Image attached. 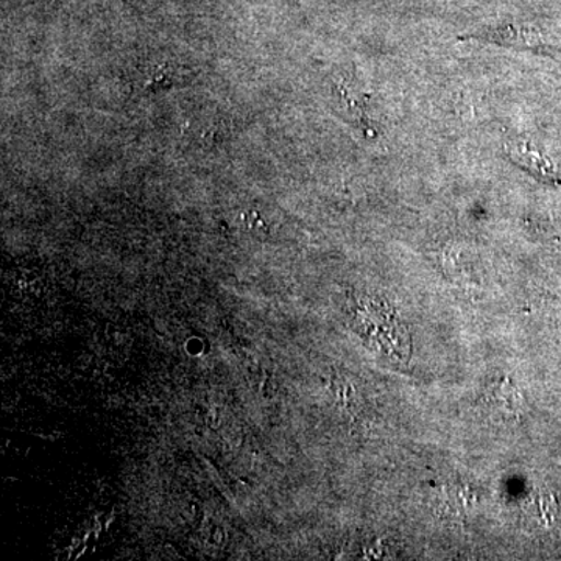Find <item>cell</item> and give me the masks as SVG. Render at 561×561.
Listing matches in <instances>:
<instances>
[{
    "label": "cell",
    "instance_id": "1",
    "mask_svg": "<svg viewBox=\"0 0 561 561\" xmlns=\"http://www.w3.org/2000/svg\"><path fill=\"white\" fill-rule=\"evenodd\" d=\"M351 317L356 330L383 353L398 359L409 356L411 339L408 327L386 301L375 297H356L351 302Z\"/></svg>",
    "mask_w": 561,
    "mask_h": 561
},
{
    "label": "cell",
    "instance_id": "2",
    "mask_svg": "<svg viewBox=\"0 0 561 561\" xmlns=\"http://www.w3.org/2000/svg\"><path fill=\"white\" fill-rule=\"evenodd\" d=\"M507 153L513 162H516L519 168L529 172L535 179L548 181V183H561V165L549 160L540 151L530 149L524 144H516V146L507 147Z\"/></svg>",
    "mask_w": 561,
    "mask_h": 561
},
{
    "label": "cell",
    "instance_id": "3",
    "mask_svg": "<svg viewBox=\"0 0 561 561\" xmlns=\"http://www.w3.org/2000/svg\"><path fill=\"white\" fill-rule=\"evenodd\" d=\"M486 39L491 43L504 44V46L519 47V49H534L542 43V36L537 28L526 27V25H505L486 33Z\"/></svg>",
    "mask_w": 561,
    "mask_h": 561
}]
</instances>
